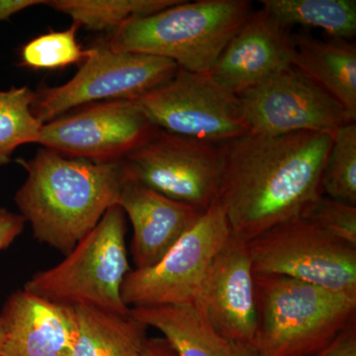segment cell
I'll use <instances>...</instances> for the list:
<instances>
[{
	"label": "cell",
	"mask_w": 356,
	"mask_h": 356,
	"mask_svg": "<svg viewBox=\"0 0 356 356\" xmlns=\"http://www.w3.org/2000/svg\"><path fill=\"white\" fill-rule=\"evenodd\" d=\"M331 134L247 133L222 143L219 202L232 234L245 241L276 225L305 217L322 197Z\"/></svg>",
	"instance_id": "cell-1"
},
{
	"label": "cell",
	"mask_w": 356,
	"mask_h": 356,
	"mask_svg": "<svg viewBox=\"0 0 356 356\" xmlns=\"http://www.w3.org/2000/svg\"><path fill=\"white\" fill-rule=\"evenodd\" d=\"M27 172L15 194L20 215L38 242L67 255L118 205L129 181L123 161L69 159L49 149L18 159Z\"/></svg>",
	"instance_id": "cell-2"
},
{
	"label": "cell",
	"mask_w": 356,
	"mask_h": 356,
	"mask_svg": "<svg viewBox=\"0 0 356 356\" xmlns=\"http://www.w3.org/2000/svg\"><path fill=\"white\" fill-rule=\"evenodd\" d=\"M254 11L248 0H181L129 21L106 44L114 51L163 58L180 69L209 74Z\"/></svg>",
	"instance_id": "cell-3"
},
{
	"label": "cell",
	"mask_w": 356,
	"mask_h": 356,
	"mask_svg": "<svg viewBox=\"0 0 356 356\" xmlns=\"http://www.w3.org/2000/svg\"><path fill=\"white\" fill-rule=\"evenodd\" d=\"M254 285L262 356L313 355L356 318L355 295L278 274H254Z\"/></svg>",
	"instance_id": "cell-4"
},
{
	"label": "cell",
	"mask_w": 356,
	"mask_h": 356,
	"mask_svg": "<svg viewBox=\"0 0 356 356\" xmlns=\"http://www.w3.org/2000/svg\"><path fill=\"white\" fill-rule=\"evenodd\" d=\"M127 221L119 205L55 266L33 274L23 289L63 307L86 306L117 315H130L121 287L132 268L126 247Z\"/></svg>",
	"instance_id": "cell-5"
},
{
	"label": "cell",
	"mask_w": 356,
	"mask_h": 356,
	"mask_svg": "<svg viewBox=\"0 0 356 356\" xmlns=\"http://www.w3.org/2000/svg\"><path fill=\"white\" fill-rule=\"evenodd\" d=\"M129 181L206 211L219 201L222 144L159 129L123 159Z\"/></svg>",
	"instance_id": "cell-6"
},
{
	"label": "cell",
	"mask_w": 356,
	"mask_h": 356,
	"mask_svg": "<svg viewBox=\"0 0 356 356\" xmlns=\"http://www.w3.org/2000/svg\"><path fill=\"white\" fill-rule=\"evenodd\" d=\"M224 208L219 201L197 222L161 261L144 269H132L121 287L129 308L195 305L211 264L231 236Z\"/></svg>",
	"instance_id": "cell-7"
},
{
	"label": "cell",
	"mask_w": 356,
	"mask_h": 356,
	"mask_svg": "<svg viewBox=\"0 0 356 356\" xmlns=\"http://www.w3.org/2000/svg\"><path fill=\"white\" fill-rule=\"evenodd\" d=\"M248 242L254 274H278L356 296V247L305 217L281 222Z\"/></svg>",
	"instance_id": "cell-8"
},
{
	"label": "cell",
	"mask_w": 356,
	"mask_h": 356,
	"mask_svg": "<svg viewBox=\"0 0 356 356\" xmlns=\"http://www.w3.org/2000/svg\"><path fill=\"white\" fill-rule=\"evenodd\" d=\"M178 67L166 58L117 51L99 44L89 49L79 72L67 83L36 93L33 113L43 125L76 107L139 99L170 81Z\"/></svg>",
	"instance_id": "cell-9"
},
{
	"label": "cell",
	"mask_w": 356,
	"mask_h": 356,
	"mask_svg": "<svg viewBox=\"0 0 356 356\" xmlns=\"http://www.w3.org/2000/svg\"><path fill=\"white\" fill-rule=\"evenodd\" d=\"M137 100L149 120L166 132L217 144L248 133L238 96L210 74L178 67L170 81Z\"/></svg>",
	"instance_id": "cell-10"
},
{
	"label": "cell",
	"mask_w": 356,
	"mask_h": 356,
	"mask_svg": "<svg viewBox=\"0 0 356 356\" xmlns=\"http://www.w3.org/2000/svg\"><path fill=\"white\" fill-rule=\"evenodd\" d=\"M156 130L137 99L111 100L86 105L43 124L36 144L65 158L114 163L123 161Z\"/></svg>",
	"instance_id": "cell-11"
},
{
	"label": "cell",
	"mask_w": 356,
	"mask_h": 356,
	"mask_svg": "<svg viewBox=\"0 0 356 356\" xmlns=\"http://www.w3.org/2000/svg\"><path fill=\"white\" fill-rule=\"evenodd\" d=\"M238 97L248 133L257 135H332L341 126L356 121L329 93L293 65Z\"/></svg>",
	"instance_id": "cell-12"
},
{
	"label": "cell",
	"mask_w": 356,
	"mask_h": 356,
	"mask_svg": "<svg viewBox=\"0 0 356 356\" xmlns=\"http://www.w3.org/2000/svg\"><path fill=\"white\" fill-rule=\"evenodd\" d=\"M193 306L219 336L254 346L257 296L248 241L231 234L211 264Z\"/></svg>",
	"instance_id": "cell-13"
},
{
	"label": "cell",
	"mask_w": 356,
	"mask_h": 356,
	"mask_svg": "<svg viewBox=\"0 0 356 356\" xmlns=\"http://www.w3.org/2000/svg\"><path fill=\"white\" fill-rule=\"evenodd\" d=\"M291 30L264 8L254 11L222 51L211 76L238 96L291 67L295 51Z\"/></svg>",
	"instance_id": "cell-14"
},
{
	"label": "cell",
	"mask_w": 356,
	"mask_h": 356,
	"mask_svg": "<svg viewBox=\"0 0 356 356\" xmlns=\"http://www.w3.org/2000/svg\"><path fill=\"white\" fill-rule=\"evenodd\" d=\"M118 205L132 224L135 269L161 261L205 212L133 181L124 186Z\"/></svg>",
	"instance_id": "cell-15"
},
{
	"label": "cell",
	"mask_w": 356,
	"mask_h": 356,
	"mask_svg": "<svg viewBox=\"0 0 356 356\" xmlns=\"http://www.w3.org/2000/svg\"><path fill=\"white\" fill-rule=\"evenodd\" d=\"M3 356L69 355V308L40 299L26 290L13 292L0 310Z\"/></svg>",
	"instance_id": "cell-16"
},
{
	"label": "cell",
	"mask_w": 356,
	"mask_h": 356,
	"mask_svg": "<svg viewBox=\"0 0 356 356\" xmlns=\"http://www.w3.org/2000/svg\"><path fill=\"white\" fill-rule=\"evenodd\" d=\"M130 315L161 332L177 356H262L254 346L219 336L192 305L131 308Z\"/></svg>",
	"instance_id": "cell-17"
},
{
	"label": "cell",
	"mask_w": 356,
	"mask_h": 356,
	"mask_svg": "<svg viewBox=\"0 0 356 356\" xmlns=\"http://www.w3.org/2000/svg\"><path fill=\"white\" fill-rule=\"evenodd\" d=\"M292 65L336 99L356 118V46L348 40L323 41L293 34Z\"/></svg>",
	"instance_id": "cell-18"
},
{
	"label": "cell",
	"mask_w": 356,
	"mask_h": 356,
	"mask_svg": "<svg viewBox=\"0 0 356 356\" xmlns=\"http://www.w3.org/2000/svg\"><path fill=\"white\" fill-rule=\"evenodd\" d=\"M72 337L67 356H139L147 327L132 316L86 306L67 307Z\"/></svg>",
	"instance_id": "cell-19"
},
{
	"label": "cell",
	"mask_w": 356,
	"mask_h": 356,
	"mask_svg": "<svg viewBox=\"0 0 356 356\" xmlns=\"http://www.w3.org/2000/svg\"><path fill=\"white\" fill-rule=\"evenodd\" d=\"M261 8L285 27L324 30L332 39L350 41L356 34L355 0H261Z\"/></svg>",
	"instance_id": "cell-20"
},
{
	"label": "cell",
	"mask_w": 356,
	"mask_h": 356,
	"mask_svg": "<svg viewBox=\"0 0 356 356\" xmlns=\"http://www.w3.org/2000/svg\"><path fill=\"white\" fill-rule=\"evenodd\" d=\"M181 0H51L47 6L67 14L77 27L116 31L129 21L146 17Z\"/></svg>",
	"instance_id": "cell-21"
},
{
	"label": "cell",
	"mask_w": 356,
	"mask_h": 356,
	"mask_svg": "<svg viewBox=\"0 0 356 356\" xmlns=\"http://www.w3.org/2000/svg\"><path fill=\"white\" fill-rule=\"evenodd\" d=\"M35 99L28 86L0 91V165L8 163L18 147L36 144L42 124L33 113Z\"/></svg>",
	"instance_id": "cell-22"
},
{
	"label": "cell",
	"mask_w": 356,
	"mask_h": 356,
	"mask_svg": "<svg viewBox=\"0 0 356 356\" xmlns=\"http://www.w3.org/2000/svg\"><path fill=\"white\" fill-rule=\"evenodd\" d=\"M322 179L323 194L356 206V123L346 124L332 135Z\"/></svg>",
	"instance_id": "cell-23"
},
{
	"label": "cell",
	"mask_w": 356,
	"mask_h": 356,
	"mask_svg": "<svg viewBox=\"0 0 356 356\" xmlns=\"http://www.w3.org/2000/svg\"><path fill=\"white\" fill-rule=\"evenodd\" d=\"M77 26L50 32L28 42L21 51V65L34 70L64 69L83 62L88 50L76 40Z\"/></svg>",
	"instance_id": "cell-24"
},
{
	"label": "cell",
	"mask_w": 356,
	"mask_h": 356,
	"mask_svg": "<svg viewBox=\"0 0 356 356\" xmlns=\"http://www.w3.org/2000/svg\"><path fill=\"white\" fill-rule=\"evenodd\" d=\"M305 218L329 235L356 247V206L323 195Z\"/></svg>",
	"instance_id": "cell-25"
},
{
	"label": "cell",
	"mask_w": 356,
	"mask_h": 356,
	"mask_svg": "<svg viewBox=\"0 0 356 356\" xmlns=\"http://www.w3.org/2000/svg\"><path fill=\"white\" fill-rule=\"evenodd\" d=\"M311 356H356V318L331 343Z\"/></svg>",
	"instance_id": "cell-26"
},
{
	"label": "cell",
	"mask_w": 356,
	"mask_h": 356,
	"mask_svg": "<svg viewBox=\"0 0 356 356\" xmlns=\"http://www.w3.org/2000/svg\"><path fill=\"white\" fill-rule=\"evenodd\" d=\"M25 222L20 214L0 208V252L15 242L24 229Z\"/></svg>",
	"instance_id": "cell-27"
},
{
	"label": "cell",
	"mask_w": 356,
	"mask_h": 356,
	"mask_svg": "<svg viewBox=\"0 0 356 356\" xmlns=\"http://www.w3.org/2000/svg\"><path fill=\"white\" fill-rule=\"evenodd\" d=\"M46 4L41 0H0V21L8 20L14 14L29 7Z\"/></svg>",
	"instance_id": "cell-28"
},
{
	"label": "cell",
	"mask_w": 356,
	"mask_h": 356,
	"mask_svg": "<svg viewBox=\"0 0 356 356\" xmlns=\"http://www.w3.org/2000/svg\"><path fill=\"white\" fill-rule=\"evenodd\" d=\"M139 356H177L172 346L165 337H154L147 339L144 350Z\"/></svg>",
	"instance_id": "cell-29"
},
{
	"label": "cell",
	"mask_w": 356,
	"mask_h": 356,
	"mask_svg": "<svg viewBox=\"0 0 356 356\" xmlns=\"http://www.w3.org/2000/svg\"><path fill=\"white\" fill-rule=\"evenodd\" d=\"M4 332L0 327V356H3Z\"/></svg>",
	"instance_id": "cell-30"
}]
</instances>
